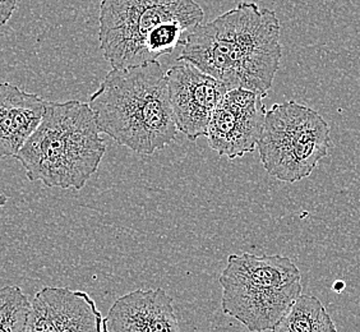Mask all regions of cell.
<instances>
[{
	"instance_id": "obj_1",
	"label": "cell",
	"mask_w": 360,
	"mask_h": 332,
	"mask_svg": "<svg viewBox=\"0 0 360 332\" xmlns=\"http://www.w3.org/2000/svg\"><path fill=\"white\" fill-rule=\"evenodd\" d=\"M281 23L276 13L256 3L236 8L201 23L181 42V60L221 82L267 96L280 67Z\"/></svg>"
},
{
	"instance_id": "obj_2",
	"label": "cell",
	"mask_w": 360,
	"mask_h": 332,
	"mask_svg": "<svg viewBox=\"0 0 360 332\" xmlns=\"http://www.w3.org/2000/svg\"><path fill=\"white\" fill-rule=\"evenodd\" d=\"M101 133L139 155H153L178 136L167 73L158 60L112 68L89 101Z\"/></svg>"
},
{
	"instance_id": "obj_3",
	"label": "cell",
	"mask_w": 360,
	"mask_h": 332,
	"mask_svg": "<svg viewBox=\"0 0 360 332\" xmlns=\"http://www.w3.org/2000/svg\"><path fill=\"white\" fill-rule=\"evenodd\" d=\"M106 143L90 105L46 101L44 117L14 159L30 181L81 191L96 174Z\"/></svg>"
},
{
	"instance_id": "obj_4",
	"label": "cell",
	"mask_w": 360,
	"mask_h": 332,
	"mask_svg": "<svg viewBox=\"0 0 360 332\" xmlns=\"http://www.w3.org/2000/svg\"><path fill=\"white\" fill-rule=\"evenodd\" d=\"M203 18L195 0H101L100 51L112 68L155 62L173 53Z\"/></svg>"
},
{
	"instance_id": "obj_5",
	"label": "cell",
	"mask_w": 360,
	"mask_h": 332,
	"mask_svg": "<svg viewBox=\"0 0 360 332\" xmlns=\"http://www.w3.org/2000/svg\"><path fill=\"white\" fill-rule=\"evenodd\" d=\"M219 283L222 312L250 332L272 330L303 291L297 264L278 255H230Z\"/></svg>"
},
{
	"instance_id": "obj_6",
	"label": "cell",
	"mask_w": 360,
	"mask_h": 332,
	"mask_svg": "<svg viewBox=\"0 0 360 332\" xmlns=\"http://www.w3.org/2000/svg\"><path fill=\"white\" fill-rule=\"evenodd\" d=\"M331 146L330 127L319 113L295 101L266 110L257 150L271 177L284 183L308 178Z\"/></svg>"
},
{
	"instance_id": "obj_7",
	"label": "cell",
	"mask_w": 360,
	"mask_h": 332,
	"mask_svg": "<svg viewBox=\"0 0 360 332\" xmlns=\"http://www.w3.org/2000/svg\"><path fill=\"white\" fill-rule=\"evenodd\" d=\"M264 98L244 89L226 91L208 124L210 147L229 160L256 151L266 117Z\"/></svg>"
},
{
	"instance_id": "obj_8",
	"label": "cell",
	"mask_w": 360,
	"mask_h": 332,
	"mask_svg": "<svg viewBox=\"0 0 360 332\" xmlns=\"http://www.w3.org/2000/svg\"><path fill=\"white\" fill-rule=\"evenodd\" d=\"M165 73L176 128L195 142L206 136L212 113L229 90L187 60L178 59Z\"/></svg>"
},
{
	"instance_id": "obj_9",
	"label": "cell",
	"mask_w": 360,
	"mask_h": 332,
	"mask_svg": "<svg viewBox=\"0 0 360 332\" xmlns=\"http://www.w3.org/2000/svg\"><path fill=\"white\" fill-rule=\"evenodd\" d=\"M103 319L87 293L45 286L31 302L25 332H103Z\"/></svg>"
},
{
	"instance_id": "obj_10",
	"label": "cell",
	"mask_w": 360,
	"mask_h": 332,
	"mask_svg": "<svg viewBox=\"0 0 360 332\" xmlns=\"http://www.w3.org/2000/svg\"><path fill=\"white\" fill-rule=\"evenodd\" d=\"M103 332H179L173 299L161 288L131 291L111 305Z\"/></svg>"
},
{
	"instance_id": "obj_11",
	"label": "cell",
	"mask_w": 360,
	"mask_h": 332,
	"mask_svg": "<svg viewBox=\"0 0 360 332\" xmlns=\"http://www.w3.org/2000/svg\"><path fill=\"white\" fill-rule=\"evenodd\" d=\"M46 101L9 82H0V159L15 158L40 124Z\"/></svg>"
},
{
	"instance_id": "obj_12",
	"label": "cell",
	"mask_w": 360,
	"mask_h": 332,
	"mask_svg": "<svg viewBox=\"0 0 360 332\" xmlns=\"http://www.w3.org/2000/svg\"><path fill=\"white\" fill-rule=\"evenodd\" d=\"M271 331L338 332V328L319 298L302 294Z\"/></svg>"
},
{
	"instance_id": "obj_13",
	"label": "cell",
	"mask_w": 360,
	"mask_h": 332,
	"mask_svg": "<svg viewBox=\"0 0 360 332\" xmlns=\"http://www.w3.org/2000/svg\"><path fill=\"white\" fill-rule=\"evenodd\" d=\"M31 302L17 285L0 288V332H25Z\"/></svg>"
},
{
	"instance_id": "obj_14",
	"label": "cell",
	"mask_w": 360,
	"mask_h": 332,
	"mask_svg": "<svg viewBox=\"0 0 360 332\" xmlns=\"http://www.w3.org/2000/svg\"><path fill=\"white\" fill-rule=\"evenodd\" d=\"M17 6L18 0H0V27L6 26L11 21Z\"/></svg>"
},
{
	"instance_id": "obj_15",
	"label": "cell",
	"mask_w": 360,
	"mask_h": 332,
	"mask_svg": "<svg viewBox=\"0 0 360 332\" xmlns=\"http://www.w3.org/2000/svg\"><path fill=\"white\" fill-rule=\"evenodd\" d=\"M345 289V283L344 281H335L333 285V290L336 293H341Z\"/></svg>"
},
{
	"instance_id": "obj_16",
	"label": "cell",
	"mask_w": 360,
	"mask_h": 332,
	"mask_svg": "<svg viewBox=\"0 0 360 332\" xmlns=\"http://www.w3.org/2000/svg\"><path fill=\"white\" fill-rule=\"evenodd\" d=\"M8 197L7 194L3 193L1 191H0V208H4L6 205H7Z\"/></svg>"
}]
</instances>
